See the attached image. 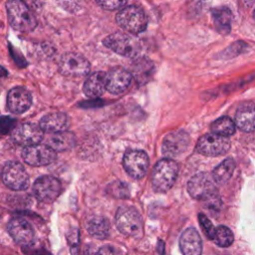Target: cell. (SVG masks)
Listing matches in <instances>:
<instances>
[{
  "label": "cell",
  "instance_id": "7a4b0ae2",
  "mask_svg": "<svg viewBox=\"0 0 255 255\" xmlns=\"http://www.w3.org/2000/svg\"><path fill=\"white\" fill-rule=\"evenodd\" d=\"M178 175V165L171 158L160 159L154 166L151 174V185L155 192L168 191Z\"/></svg>",
  "mask_w": 255,
  "mask_h": 255
},
{
  "label": "cell",
  "instance_id": "30bf717a",
  "mask_svg": "<svg viewBox=\"0 0 255 255\" xmlns=\"http://www.w3.org/2000/svg\"><path fill=\"white\" fill-rule=\"evenodd\" d=\"M36 198L44 203H52L60 195L62 185L59 179L52 175H42L36 179L33 185Z\"/></svg>",
  "mask_w": 255,
  "mask_h": 255
},
{
  "label": "cell",
  "instance_id": "d590c367",
  "mask_svg": "<svg viewBox=\"0 0 255 255\" xmlns=\"http://www.w3.org/2000/svg\"><path fill=\"white\" fill-rule=\"evenodd\" d=\"M6 76H7V71L2 66H0V78H4Z\"/></svg>",
  "mask_w": 255,
  "mask_h": 255
},
{
  "label": "cell",
  "instance_id": "5bb4252c",
  "mask_svg": "<svg viewBox=\"0 0 255 255\" xmlns=\"http://www.w3.org/2000/svg\"><path fill=\"white\" fill-rule=\"evenodd\" d=\"M190 143V136L185 130L171 131L162 140V153L168 157H175L183 153Z\"/></svg>",
  "mask_w": 255,
  "mask_h": 255
},
{
  "label": "cell",
  "instance_id": "1f68e13d",
  "mask_svg": "<svg viewBox=\"0 0 255 255\" xmlns=\"http://www.w3.org/2000/svg\"><path fill=\"white\" fill-rule=\"evenodd\" d=\"M15 127H16L15 119L8 116H3L0 118V133L1 134H6L8 132H11Z\"/></svg>",
  "mask_w": 255,
  "mask_h": 255
},
{
  "label": "cell",
  "instance_id": "8d00e7d4",
  "mask_svg": "<svg viewBox=\"0 0 255 255\" xmlns=\"http://www.w3.org/2000/svg\"><path fill=\"white\" fill-rule=\"evenodd\" d=\"M253 17H254V19H255V10H254V12H253Z\"/></svg>",
  "mask_w": 255,
  "mask_h": 255
},
{
  "label": "cell",
  "instance_id": "4dcf8cb0",
  "mask_svg": "<svg viewBox=\"0 0 255 255\" xmlns=\"http://www.w3.org/2000/svg\"><path fill=\"white\" fill-rule=\"evenodd\" d=\"M96 2L102 8L113 11L123 8L126 5L127 0H96Z\"/></svg>",
  "mask_w": 255,
  "mask_h": 255
},
{
  "label": "cell",
  "instance_id": "7402d4cb",
  "mask_svg": "<svg viewBox=\"0 0 255 255\" xmlns=\"http://www.w3.org/2000/svg\"><path fill=\"white\" fill-rule=\"evenodd\" d=\"M212 20L216 30L221 34H228L233 19L232 12L227 7H217L211 10Z\"/></svg>",
  "mask_w": 255,
  "mask_h": 255
},
{
  "label": "cell",
  "instance_id": "d4e9b609",
  "mask_svg": "<svg viewBox=\"0 0 255 255\" xmlns=\"http://www.w3.org/2000/svg\"><path fill=\"white\" fill-rule=\"evenodd\" d=\"M87 230L97 239H106L110 234V222L103 216H94L88 221Z\"/></svg>",
  "mask_w": 255,
  "mask_h": 255
},
{
  "label": "cell",
  "instance_id": "603a6c76",
  "mask_svg": "<svg viewBox=\"0 0 255 255\" xmlns=\"http://www.w3.org/2000/svg\"><path fill=\"white\" fill-rule=\"evenodd\" d=\"M153 63L150 60L141 57L133 62L131 68V76L138 84H144L153 74Z\"/></svg>",
  "mask_w": 255,
  "mask_h": 255
},
{
  "label": "cell",
  "instance_id": "9c48e42d",
  "mask_svg": "<svg viewBox=\"0 0 255 255\" xmlns=\"http://www.w3.org/2000/svg\"><path fill=\"white\" fill-rule=\"evenodd\" d=\"M89 61L81 54L69 52L64 54L59 62V70L62 75L68 77H83L90 72Z\"/></svg>",
  "mask_w": 255,
  "mask_h": 255
},
{
  "label": "cell",
  "instance_id": "d6986e66",
  "mask_svg": "<svg viewBox=\"0 0 255 255\" xmlns=\"http://www.w3.org/2000/svg\"><path fill=\"white\" fill-rule=\"evenodd\" d=\"M235 126L242 131L255 130V104L244 103L239 106L235 114Z\"/></svg>",
  "mask_w": 255,
  "mask_h": 255
},
{
  "label": "cell",
  "instance_id": "7c38bea8",
  "mask_svg": "<svg viewBox=\"0 0 255 255\" xmlns=\"http://www.w3.org/2000/svg\"><path fill=\"white\" fill-rule=\"evenodd\" d=\"M22 157L26 163L32 166L49 165L56 159V151L48 144H33L25 146Z\"/></svg>",
  "mask_w": 255,
  "mask_h": 255
},
{
  "label": "cell",
  "instance_id": "52a82bcc",
  "mask_svg": "<svg viewBox=\"0 0 255 255\" xmlns=\"http://www.w3.org/2000/svg\"><path fill=\"white\" fill-rule=\"evenodd\" d=\"M3 183L12 190L21 191L29 186V175L18 161H8L1 172Z\"/></svg>",
  "mask_w": 255,
  "mask_h": 255
},
{
  "label": "cell",
  "instance_id": "484cf974",
  "mask_svg": "<svg viewBox=\"0 0 255 255\" xmlns=\"http://www.w3.org/2000/svg\"><path fill=\"white\" fill-rule=\"evenodd\" d=\"M235 169V161L233 158H226L218 164L212 171V178L218 184L226 183L233 174Z\"/></svg>",
  "mask_w": 255,
  "mask_h": 255
},
{
  "label": "cell",
  "instance_id": "f1b7e54d",
  "mask_svg": "<svg viewBox=\"0 0 255 255\" xmlns=\"http://www.w3.org/2000/svg\"><path fill=\"white\" fill-rule=\"evenodd\" d=\"M107 192L111 196L120 199L128 198L130 194L128 185L123 181H114L111 184H109L107 187Z\"/></svg>",
  "mask_w": 255,
  "mask_h": 255
},
{
  "label": "cell",
  "instance_id": "6da1fadb",
  "mask_svg": "<svg viewBox=\"0 0 255 255\" xmlns=\"http://www.w3.org/2000/svg\"><path fill=\"white\" fill-rule=\"evenodd\" d=\"M6 11L8 21L15 30L28 33L37 27V19L32 9L22 0H8Z\"/></svg>",
  "mask_w": 255,
  "mask_h": 255
},
{
  "label": "cell",
  "instance_id": "cb8c5ba5",
  "mask_svg": "<svg viewBox=\"0 0 255 255\" xmlns=\"http://www.w3.org/2000/svg\"><path fill=\"white\" fill-rule=\"evenodd\" d=\"M76 138L72 132L67 130L54 132L48 138L47 144L55 151H64L72 148L75 145Z\"/></svg>",
  "mask_w": 255,
  "mask_h": 255
},
{
  "label": "cell",
  "instance_id": "ffe728a7",
  "mask_svg": "<svg viewBox=\"0 0 255 255\" xmlns=\"http://www.w3.org/2000/svg\"><path fill=\"white\" fill-rule=\"evenodd\" d=\"M39 126L44 131H47L50 133L60 132V131H65L69 128L70 120L65 113L55 112V113H50L44 116L41 119Z\"/></svg>",
  "mask_w": 255,
  "mask_h": 255
},
{
  "label": "cell",
  "instance_id": "3957f363",
  "mask_svg": "<svg viewBox=\"0 0 255 255\" xmlns=\"http://www.w3.org/2000/svg\"><path fill=\"white\" fill-rule=\"evenodd\" d=\"M116 225L121 233L131 238H140L143 233L142 218L131 206H122L116 213Z\"/></svg>",
  "mask_w": 255,
  "mask_h": 255
},
{
  "label": "cell",
  "instance_id": "836d02e7",
  "mask_svg": "<svg viewBox=\"0 0 255 255\" xmlns=\"http://www.w3.org/2000/svg\"><path fill=\"white\" fill-rule=\"evenodd\" d=\"M23 252L27 255H47V252L41 248H35L33 243L27 246H23Z\"/></svg>",
  "mask_w": 255,
  "mask_h": 255
},
{
  "label": "cell",
  "instance_id": "ba28073f",
  "mask_svg": "<svg viewBox=\"0 0 255 255\" xmlns=\"http://www.w3.org/2000/svg\"><path fill=\"white\" fill-rule=\"evenodd\" d=\"M230 148V140L226 136L216 133H207L201 136L196 143V151L206 156L225 154Z\"/></svg>",
  "mask_w": 255,
  "mask_h": 255
},
{
  "label": "cell",
  "instance_id": "d6a6232c",
  "mask_svg": "<svg viewBox=\"0 0 255 255\" xmlns=\"http://www.w3.org/2000/svg\"><path fill=\"white\" fill-rule=\"evenodd\" d=\"M96 255H125V254L122 250H120L117 247L106 245L101 247L96 253Z\"/></svg>",
  "mask_w": 255,
  "mask_h": 255
},
{
  "label": "cell",
  "instance_id": "8992f818",
  "mask_svg": "<svg viewBox=\"0 0 255 255\" xmlns=\"http://www.w3.org/2000/svg\"><path fill=\"white\" fill-rule=\"evenodd\" d=\"M187 191L192 198L206 202L212 198L219 196L209 174L200 172L191 177L187 183Z\"/></svg>",
  "mask_w": 255,
  "mask_h": 255
},
{
  "label": "cell",
  "instance_id": "8fae6325",
  "mask_svg": "<svg viewBox=\"0 0 255 255\" xmlns=\"http://www.w3.org/2000/svg\"><path fill=\"white\" fill-rule=\"evenodd\" d=\"M123 165L129 176L134 179H140L146 174L149 158L143 150L130 149L124 155Z\"/></svg>",
  "mask_w": 255,
  "mask_h": 255
},
{
  "label": "cell",
  "instance_id": "e575fe53",
  "mask_svg": "<svg viewBox=\"0 0 255 255\" xmlns=\"http://www.w3.org/2000/svg\"><path fill=\"white\" fill-rule=\"evenodd\" d=\"M24 3H26L31 9H36L39 7V0H22Z\"/></svg>",
  "mask_w": 255,
  "mask_h": 255
},
{
  "label": "cell",
  "instance_id": "83f0119b",
  "mask_svg": "<svg viewBox=\"0 0 255 255\" xmlns=\"http://www.w3.org/2000/svg\"><path fill=\"white\" fill-rule=\"evenodd\" d=\"M212 240L219 247H229L234 241V236L232 231L228 227L220 225L215 228Z\"/></svg>",
  "mask_w": 255,
  "mask_h": 255
},
{
  "label": "cell",
  "instance_id": "4fadbf2b",
  "mask_svg": "<svg viewBox=\"0 0 255 255\" xmlns=\"http://www.w3.org/2000/svg\"><path fill=\"white\" fill-rule=\"evenodd\" d=\"M12 139L23 146H29L40 143L44 137V130L40 126L25 123L16 126L11 131Z\"/></svg>",
  "mask_w": 255,
  "mask_h": 255
},
{
  "label": "cell",
  "instance_id": "5b68a950",
  "mask_svg": "<svg viewBox=\"0 0 255 255\" xmlns=\"http://www.w3.org/2000/svg\"><path fill=\"white\" fill-rule=\"evenodd\" d=\"M117 23L129 34H139L147 27V18L144 11L135 5L123 8L116 17Z\"/></svg>",
  "mask_w": 255,
  "mask_h": 255
},
{
  "label": "cell",
  "instance_id": "44dd1931",
  "mask_svg": "<svg viewBox=\"0 0 255 255\" xmlns=\"http://www.w3.org/2000/svg\"><path fill=\"white\" fill-rule=\"evenodd\" d=\"M107 85V74L98 71L90 74L86 79L83 87L85 95L89 98L96 99L102 96L106 90Z\"/></svg>",
  "mask_w": 255,
  "mask_h": 255
},
{
  "label": "cell",
  "instance_id": "e0dca14e",
  "mask_svg": "<svg viewBox=\"0 0 255 255\" xmlns=\"http://www.w3.org/2000/svg\"><path fill=\"white\" fill-rule=\"evenodd\" d=\"M32 105V96L24 87L12 88L7 95V108L13 114H23Z\"/></svg>",
  "mask_w": 255,
  "mask_h": 255
},
{
  "label": "cell",
  "instance_id": "4316f807",
  "mask_svg": "<svg viewBox=\"0 0 255 255\" xmlns=\"http://www.w3.org/2000/svg\"><path fill=\"white\" fill-rule=\"evenodd\" d=\"M211 132L222 135V136H229L235 132L236 126L235 123L229 117H221L214 121L210 126Z\"/></svg>",
  "mask_w": 255,
  "mask_h": 255
},
{
  "label": "cell",
  "instance_id": "ac0fdd59",
  "mask_svg": "<svg viewBox=\"0 0 255 255\" xmlns=\"http://www.w3.org/2000/svg\"><path fill=\"white\" fill-rule=\"evenodd\" d=\"M179 248L182 255H201L202 241L194 228L184 230L179 238Z\"/></svg>",
  "mask_w": 255,
  "mask_h": 255
},
{
  "label": "cell",
  "instance_id": "277c9868",
  "mask_svg": "<svg viewBox=\"0 0 255 255\" xmlns=\"http://www.w3.org/2000/svg\"><path fill=\"white\" fill-rule=\"evenodd\" d=\"M103 44L113 52L128 58L137 56L141 50V43L131 34L115 32L107 36Z\"/></svg>",
  "mask_w": 255,
  "mask_h": 255
},
{
  "label": "cell",
  "instance_id": "2e32d148",
  "mask_svg": "<svg viewBox=\"0 0 255 255\" xmlns=\"http://www.w3.org/2000/svg\"><path fill=\"white\" fill-rule=\"evenodd\" d=\"M131 79L132 76L128 70L122 67H115L107 74L106 90L114 95L122 94L129 87Z\"/></svg>",
  "mask_w": 255,
  "mask_h": 255
},
{
  "label": "cell",
  "instance_id": "9a60e30c",
  "mask_svg": "<svg viewBox=\"0 0 255 255\" xmlns=\"http://www.w3.org/2000/svg\"><path fill=\"white\" fill-rule=\"evenodd\" d=\"M8 232L16 243L23 246L34 242L35 232L32 225L24 218L14 217L8 222Z\"/></svg>",
  "mask_w": 255,
  "mask_h": 255
},
{
  "label": "cell",
  "instance_id": "f546056e",
  "mask_svg": "<svg viewBox=\"0 0 255 255\" xmlns=\"http://www.w3.org/2000/svg\"><path fill=\"white\" fill-rule=\"evenodd\" d=\"M198 221H199V224L203 230V232L205 233V235L212 239L213 237V234H214V231H215V228L213 227V224L212 222L209 220V218L203 214V213H199L198 214Z\"/></svg>",
  "mask_w": 255,
  "mask_h": 255
}]
</instances>
